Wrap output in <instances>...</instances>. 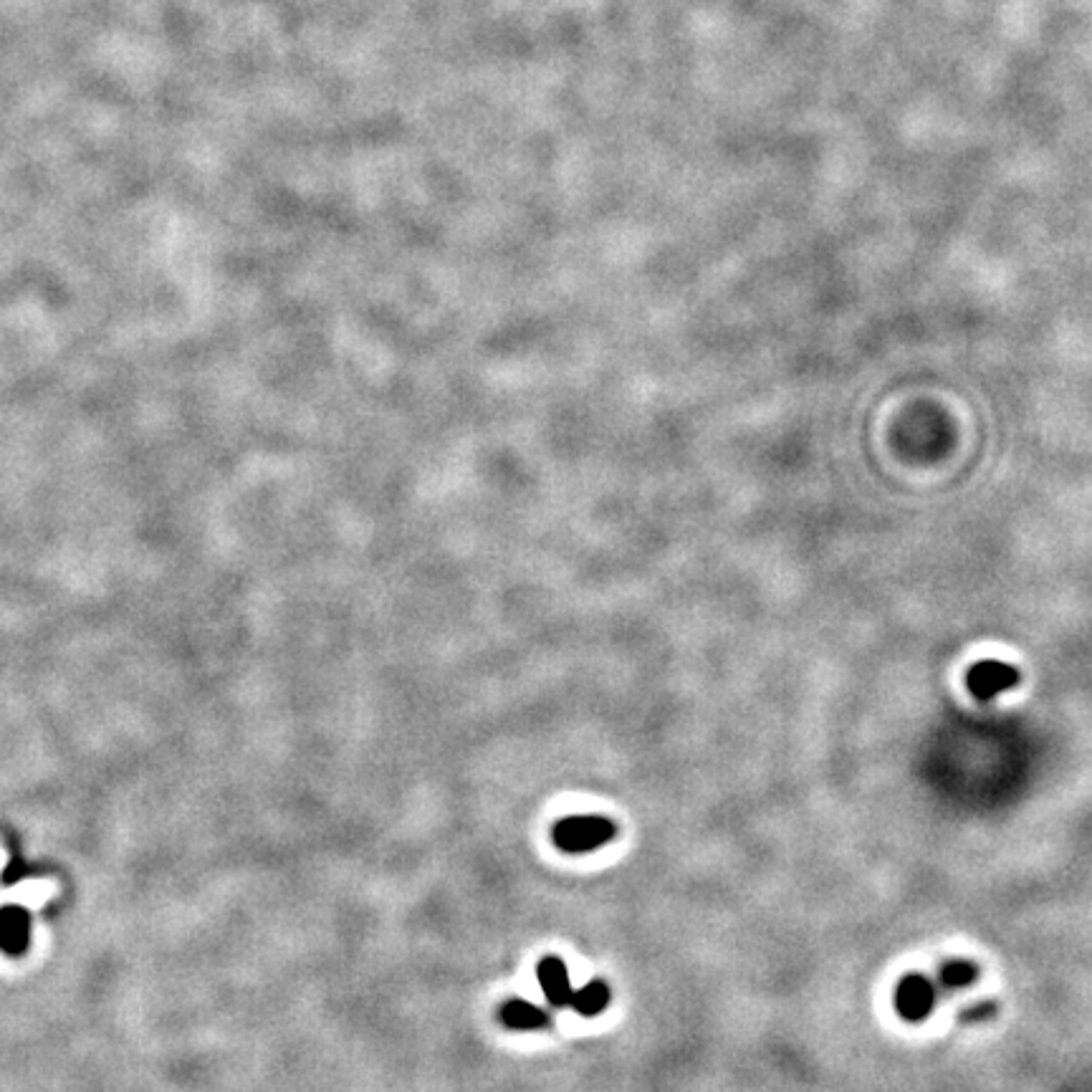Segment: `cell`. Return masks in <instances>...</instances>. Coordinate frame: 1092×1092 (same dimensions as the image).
Segmentation results:
<instances>
[{
	"label": "cell",
	"instance_id": "obj_1",
	"mask_svg": "<svg viewBox=\"0 0 1092 1092\" xmlns=\"http://www.w3.org/2000/svg\"><path fill=\"white\" fill-rule=\"evenodd\" d=\"M615 837V824L604 817H567L556 822L554 842L564 852H592Z\"/></svg>",
	"mask_w": 1092,
	"mask_h": 1092
},
{
	"label": "cell",
	"instance_id": "obj_2",
	"mask_svg": "<svg viewBox=\"0 0 1092 1092\" xmlns=\"http://www.w3.org/2000/svg\"><path fill=\"white\" fill-rule=\"evenodd\" d=\"M1017 680H1019L1017 668L1007 666V663H996V661L978 663V666H973L969 673V688L973 691V696H978V698L996 696V693L1012 688Z\"/></svg>",
	"mask_w": 1092,
	"mask_h": 1092
},
{
	"label": "cell",
	"instance_id": "obj_3",
	"mask_svg": "<svg viewBox=\"0 0 1092 1092\" xmlns=\"http://www.w3.org/2000/svg\"><path fill=\"white\" fill-rule=\"evenodd\" d=\"M539 984H542L544 989V996L546 999L551 1001L554 1007H567L572 1004V984H569V973H567V966L562 964L556 955H546V959L539 964Z\"/></svg>",
	"mask_w": 1092,
	"mask_h": 1092
},
{
	"label": "cell",
	"instance_id": "obj_4",
	"mask_svg": "<svg viewBox=\"0 0 1092 1092\" xmlns=\"http://www.w3.org/2000/svg\"><path fill=\"white\" fill-rule=\"evenodd\" d=\"M501 1022L506 1026H512V1029H524V1032H531V1029H542V1026H549V1014L542 1012L539 1007L529 1004V1001H521V999H514L508 1001V1004L501 1007Z\"/></svg>",
	"mask_w": 1092,
	"mask_h": 1092
},
{
	"label": "cell",
	"instance_id": "obj_5",
	"mask_svg": "<svg viewBox=\"0 0 1092 1092\" xmlns=\"http://www.w3.org/2000/svg\"><path fill=\"white\" fill-rule=\"evenodd\" d=\"M610 1004V987L607 984L602 982H592L587 984L585 989L574 991L572 996V1004L577 1012L581 1014V1017H595V1014L602 1012L604 1007Z\"/></svg>",
	"mask_w": 1092,
	"mask_h": 1092
},
{
	"label": "cell",
	"instance_id": "obj_6",
	"mask_svg": "<svg viewBox=\"0 0 1092 1092\" xmlns=\"http://www.w3.org/2000/svg\"><path fill=\"white\" fill-rule=\"evenodd\" d=\"M0 943L8 951H21L23 943H26V918L16 908L0 913Z\"/></svg>",
	"mask_w": 1092,
	"mask_h": 1092
}]
</instances>
